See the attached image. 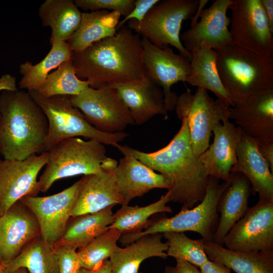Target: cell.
Instances as JSON below:
<instances>
[{
    "instance_id": "4fadbf2b",
    "label": "cell",
    "mask_w": 273,
    "mask_h": 273,
    "mask_svg": "<svg viewBox=\"0 0 273 273\" xmlns=\"http://www.w3.org/2000/svg\"><path fill=\"white\" fill-rule=\"evenodd\" d=\"M143 61L146 76L162 89L167 111L174 110L177 95L173 84L186 82L191 73L190 61L175 53L170 46L157 47L142 37Z\"/></svg>"
},
{
    "instance_id": "e0dca14e",
    "label": "cell",
    "mask_w": 273,
    "mask_h": 273,
    "mask_svg": "<svg viewBox=\"0 0 273 273\" xmlns=\"http://www.w3.org/2000/svg\"><path fill=\"white\" fill-rule=\"evenodd\" d=\"M40 236L38 220L20 200L0 216V262L5 266Z\"/></svg>"
},
{
    "instance_id": "ac0fdd59",
    "label": "cell",
    "mask_w": 273,
    "mask_h": 273,
    "mask_svg": "<svg viewBox=\"0 0 273 273\" xmlns=\"http://www.w3.org/2000/svg\"><path fill=\"white\" fill-rule=\"evenodd\" d=\"M259 145L273 142V87L229 108V119Z\"/></svg>"
},
{
    "instance_id": "9a60e30c",
    "label": "cell",
    "mask_w": 273,
    "mask_h": 273,
    "mask_svg": "<svg viewBox=\"0 0 273 273\" xmlns=\"http://www.w3.org/2000/svg\"><path fill=\"white\" fill-rule=\"evenodd\" d=\"M48 158L46 151L22 160H0V216L23 197L37 196V175Z\"/></svg>"
},
{
    "instance_id": "8992f818",
    "label": "cell",
    "mask_w": 273,
    "mask_h": 273,
    "mask_svg": "<svg viewBox=\"0 0 273 273\" xmlns=\"http://www.w3.org/2000/svg\"><path fill=\"white\" fill-rule=\"evenodd\" d=\"M230 183H220L219 179L209 176L205 196L196 206L191 209H181L171 217L160 215L151 218L145 230L137 234L121 235L119 241L125 246L145 235L188 231L199 234L205 240L213 241L219 223L217 203Z\"/></svg>"
},
{
    "instance_id": "83f0119b",
    "label": "cell",
    "mask_w": 273,
    "mask_h": 273,
    "mask_svg": "<svg viewBox=\"0 0 273 273\" xmlns=\"http://www.w3.org/2000/svg\"><path fill=\"white\" fill-rule=\"evenodd\" d=\"M121 16L118 12L106 10L82 13L78 29L66 41L72 52H81L94 43L114 35Z\"/></svg>"
},
{
    "instance_id": "ffe728a7",
    "label": "cell",
    "mask_w": 273,
    "mask_h": 273,
    "mask_svg": "<svg viewBox=\"0 0 273 273\" xmlns=\"http://www.w3.org/2000/svg\"><path fill=\"white\" fill-rule=\"evenodd\" d=\"M119 204V192L115 170L84 175L71 211V217L97 212Z\"/></svg>"
},
{
    "instance_id": "f6af8a7d",
    "label": "cell",
    "mask_w": 273,
    "mask_h": 273,
    "mask_svg": "<svg viewBox=\"0 0 273 273\" xmlns=\"http://www.w3.org/2000/svg\"><path fill=\"white\" fill-rule=\"evenodd\" d=\"M13 273H29V272L26 268L24 267H21V268H18Z\"/></svg>"
},
{
    "instance_id": "30bf717a",
    "label": "cell",
    "mask_w": 273,
    "mask_h": 273,
    "mask_svg": "<svg viewBox=\"0 0 273 273\" xmlns=\"http://www.w3.org/2000/svg\"><path fill=\"white\" fill-rule=\"evenodd\" d=\"M71 104L97 130L105 133L124 131L134 124L131 114L117 90L111 86H88L77 96H70Z\"/></svg>"
},
{
    "instance_id": "60d3db41",
    "label": "cell",
    "mask_w": 273,
    "mask_h": 273,
    "mask_svg": "<svg viewBox=\"0 0 273 273\" xmlns=\"http://www.w3.org/2000/svg\"><path fill=\"white\" fill-rule=\"evenodd\" d=\"M202 273H231V269L218 262L208 260L199 267Z\"/></svg>"
},
{
    "instance_id": "d590c367",
    "label": "cell",
    "mask_w": 273,
    "mask_h": 273,
    "mask_svg": "<svg viewBox=\"0 0 273 273\" xmlns=\"http://www.w3.org/2000/svg\"><path fill=\"white\" fill-rule=\"evenodd\" d=\"M162 234L168 243V256L185 260L199 268L209 260L205 251V239H192L183 232H165Z\"/></svg>"
},
{
    "instance_id": "ab89813d",
    "label": "cell",
    "mask_w": 273,
    "mask_h": 273,
    "mask_svg": "<svg viewBox=\"0 0 273 273\" xmlns=\"http://www.w3.org/2000/svg\"><path fill=\"white\" fill-rule=\"evenodd\" d=\"M164 273H202L198 267L183 260L176 259L174 266H167Z\"/></svg>"
},
{
    "instance_id": "bcb514c9",
    "label": "cell",
    "mask_w": 273,
    "mask_h": 273,
    "mask_svg": "<svg viewBox=\"0 0 273 273\" xmlns=\"http://www.w3.org/2000/svg\"><path fill=\"white\" fill-rule=\"evenodd\" d=\"M0 273H8L6 271L5 266L3 265H0Z\"/></svg>"
},
{
    "instance_id": "2e32d148",
    "label": "cell",
    "mask_w": 273,
    "mask_h": 273,
    "mask_svg": "<svg viewBox=\"0 0 273 273\" xmlns=\"http://www.w3.org/2000/svg\"><path fill=\"white\" fill-rule=\"evenodd\" d=\"M81 184V179L57 194L46 197L25 196L20 200L34 214L39 224L40 238L54 247L63 237Z\"/></svg>"
},
{
    "instance_id": "836d02e7",
    "label": "cell",
    "mask_w": 273,
    "mask_h": 273,
    "mask_svg": "<svg viewBox=\"0 0 273 273\" xmlns=\"http://www.w3.org/2000/svg\"><path fill=\"white\" fill-rule=\"evenodd\" d=\"M88 86L89 85L87 81L81 80L77 76L71 58L50 73L37 92L45 97L58 95L73 96L78 95Z\"/></svg>"
},
{
    "instance_id": "f35d334b",
    "label": "cell",
    "mask_w": 273,
    "mask_h": 273,
    "mask_svg": "<svg viewBox=\"0 0 273 273\" xmlns=\"http://www.w3.org/2000/svg\"><path fill=\"white\" fill-rule=\"evenodd\" d=\"M159 0H134V7L131 12L120 20L116 27L118 29L130 20L141 22L149 11Z\"/></svg>"
},
{
    "instance_id": "f907efd6",
    "label": "cell",
    "mask_w": 273,
    "mask_h": 273,
    "mask_svg": "<svg viewBox=\"0 0 273 273\" xmlns=\"http://www.w3.org/2000/svg\"><path fill=\"white\" fill-rule=\"evenodd\" d=\"M138 273H143V272H138Z\"/></svg>"
},
{
    "instance_id": "7dc6e473",
    "label": "cell",
    "mask_w": 273,
    "mask_h": 273,
    "mask_svg": "<svg viewBox=\"0 0 273 273\" xmlns=\"http://www.w3.org/2000/svg\"><path fill=\"white\" fill-rule=\"evenodd\" d=\"M1 123H2V115H1V111H0V127H1Z\"/></svg>"
},
{
    "instance_id": "7a4b0ae2",
    "label": "cell",
    "mask_w": 273,
    "mask_h": 273,
    "mask_svg": "<svg viewBox=\"0 0 273 273\" xmlns=\"http://www.w3.org/2000/svg\"><path fill=\"white\" fill-rule=\"evenodd\" d=\"M180 120L177 133L167 146L157 151L146 153L119 144L116 148L163 175L170 184L168 190L170 201L180 204L181 209H187L204 197L209 176L193 150L187 119Z\"/></svg>"
},
{
    "instance_id": "7402d4cb",
    "label": "cell",
    "mask_w": 273,
    "mask_h": 273,
    "mask_svg": "<svg viewBox=\"0 0 273 273\" xmlns=\"http://www.w3.org/2000/svg\"><path fill=\"white\" fill-rule=\"evenodd\" d=\"M237 162L231 172H240L249 180L259 200L273 202V173L260 154L258 144L243 131L237 147Z\"/></svg>"
},
{
    "instance_id": "6da1fadb",
    "label": "cell",
    "mask_w": 273,
    "mask_h": 273,
    "mask_svg": "<svg viewBox=\"0 0 273 273\" xmlns=\"http://www.w3.org/2000/svg\"><path fill=\"white\" fill-rule=\"evenodd\" d=\"M71 60L77 76L94 88L147 77L142 37L126 25L114 35L73 53Z\"/></svg>"
},
{
    "instance_id": "cb8c5ba5",
    "label": "cell",
    "mask_w": 273,
    "mask_h": 273,
    "mask_svg": "<svg viewBox=\"0 0 273 273\" xmlns=\"http://www.w3.org/2000/svg\"><path fill=\"white\" fill-rule=\"evenodd\" d=\"M229 186L221 194L217 205L219 223L213 241L223 246V240L232 226L247 211L252 192L247 177L240 172H231Z\"/></svg>"
},
{
    "instance_id": "b9f144b4",
    "label": "cell",
    "mask_w": 273,
    "mask_h": 273,
    "mask_svg": "<svg viewBox=\"0 0 273 273\" xmlns=\"http://www.w3.org/2000/svg\"><path fill=\"white\" fill-rule=\"evenodd\" d=\"M260 154L267 162L273 173V142L258 145Z\"/></svg>"
},
{
    "instance_id": "4dcf8cb0",
    "label": "cell",
    "mask_w": 273,
    "mask_h": 273,
    "mask_svg": "<svg viewBox=\"0 0 273 273\" xmlns=\"http://www.w3.org/2000/svg\"><path fill=\"white\" fill-rule=\"evenodd\" d=\"M73 52L67 42L52 44L47 56L39 63L33 65L30 62L22 63L19 67L22 75L19 88L27 91H38L44 84L50 72L61 64L71 59Z\"/></svg>"
},
{
    "instance_id": "d4e9b609",
    "label": "cell",
    "mask_w": 273,
    "mask_h": 273,
    "mask_svg": "<svg viewBox=\"0 0 273 273\" xmlns=\"http://www.w3.org/2000/svg\"><path fill=\"white\" fill-rule=\"evenodd\" d=\"M204 248L209 260L222 264L236 273H273V250L234 251L212 240H205Z\"/></svg>"
},
{
    "instance_id": "d6a6232c",
    "label": "cell",
    "mask_w": 273,
    "mask_h": 273,
    "mask_svg": "<svg viewBox=\"0 0 273 273\" xmlns=\"http://www.w3.org/2000/svg\"><path fill=\"white\" fill-rule=\"evenodd\" d=\"M4 266L8 273H13L21 267L26 268L29 273H59L54 249L46 244L40 236L31 241Z\"/></svg>"
},
{
    "instance_id": "f1b7e54d",
    "label": "cell",
    "mask_w": 273,
    "mask_h": 273,
    "mask_svg": "<svg viewBox=\"0 0 273 273\" xmlns=\"http://www.w3.org/2000/svg\"><path fill=\"white\" fill-rule=\"evenodd\" d=\"M114 206L95 213L70 217L63 237L56 244L65 245L75 250L83 247L108 230L114 220Z\"/></svg>"
},
{
    "instance_id": "44dd1931",
    "label": "cell",
    "mask_w": 273,
    "mask_h": 273,
    "mask_svg": "<svg viewBox=\"0 0 273 273\" xmlns=\"http://www.w3.org/2000/svg\"><path fill=\"white\" fill-rule=\"evenodd\" d=\"M111 87L117 90L134 124H143L157 115L164 116L166 119L168 118L163 91L148 77Z\"/></svg>"
},
{
    "instance_id": "277c9868",
    "label": "cell",
    "mask_w": 273,
    "mask_h": 273,
    "mask_svg": "<svg viewBox=\"0 0 273 273\" xmlns=\"http://www.w3.org/2000/svg\"><path fill=\"white\" fill-rule=\"evenodd\" d=\"M214 51L231 107L240 106L257 93L273 87V56H261L235 44Z\"/></svg>"
},
{
    "instance_id": "4316f807",
    "label": "cell",
    "mask_w": 273,
    "mask_h": 273,
    "mask_svg": "<svg viewBox=\"0 0 273 273\" xmlns=\"http://www.w3.org/2000/svg\"><path fill=\"white\" fill-rule=\"evenodd\" d=\"M38 15L43 26L52 29L50 44L66 42L78 29L82 12L72 0H46Z\"/></svg>"
},
{
    "instance_id": "1f68e13d",
    "label": "cell",
    "mask_w": 273,
    "mask_h": 273,
    "mask_svg": "<svg viewBox=\"0 0 273 273\" xmlns=\"http://www.w3.org/2000/svg\"><path fill=\"white\" fill-rule=\"evenodd\" d=\"M170 201V192L168 190L159 200L147 206H122L114 214V220L108 229H115L121 235L140 233L148 227L151 216L159 213L172 212L171 208L166 205Z\"/></svg>"
},
{
    "instance_id": "5bb4252c",
    "label": "cell",
    "mask_w": 273,
    "mask_h": 273,
    "mask_svg": "<svg viewBox=\"0 0 273 273\" xmlns=\"http://www.w3.org/2000/svg\"><path fill=\"white\" fill-rule=\"evenodd\" d=\"M237 251L273 250V202L259 200L231 229L223 246Z\"/></svg>"
},
{
    "instance_id": "603a6c76",
    "label": "cell",
    "mask_w": 273,
    "mask_h": 273,
    "mask_svg": "<svg viewBox=\"0 0 273 273\" xmlns=\"http://www.w3.org/2000/svg\"><path fill=\"white\" fill-rule=\"evenodd\" d=\"M115 174L123 205H127L133 199L142 197L150 190L170 188L169 181L162 174L135 158L124 155L119 160Z\"/></svg>"
},
{
    "instance_id": "e575fe53",
    "label": "cell",
    "mask_w": 273,
    "mask_h": 273,
    "mask_svg": "<svg viewBox=\"0 0 273 273\" xmlns=\"http://www.w3.org/2000/svg\"><path fill=\"white\" fill-rule=\"evenodd\" d=\"M121 233L109 229L77 252L81 267L93 270L121 248L117 245Z\"/></svg>"
},
{
    "instance_id": "8fae6325",
    "label": "cell",
    "mask_w": 273,
    "mask_h": 273,
    "mask_svg": "<svg viewBox=\"0 0 273 273\" xmlns=\"http://www.w3.org/2000/svg\"><path fill=\"white\" fill-rule=\"evenodd\" d=\"M229 9L234 43L261 56H273V31L260 0H232Z\"/></svg>"
},
{
    "instance_id": "ba28073f",
    "label": "cell",
    "mask_w": 273,
    "mask_h": 273,
    "mask_svg": "<svg viewBox=\"0 0 273 273\" xmlns=\"http://www.w3.org/2000/svg\"><path fill=\"white\" fill-rule=\"evenodd\" d=\"M200 3V0L159 1L141 22L130 20L126 26L157 47H174L190 61L192 53L180 40V30L183 22L196 14Z\"/></svg>"
},
{
    "instance_id": "c3c4849f",
    "label": "cell",
    "mask_w": 273,
    "mask_h": 273,
    "mask_svg": "<svg viewBox=\"0 0 273 273\" xmlns=\"http://www.w3.org/2000/svg\"><path fill=\"white\" fill-rule=\"evenodd\" d=\"M0 155H1V148H0Z\"/></svg>"
},
{
    "instance_id": "7c38bea8",
    "label": "cell",
    "mask_w": 273,
    "mask_h": 273,
    "mask_svg": "<svg viewBox=\"0 0 273 273\" xmlns=\"http://www.w3.org/2000/svg\"><path fill=\"white\" fill-rule=\"evenodd\" d=\"M200 5L191 18V27L180 34V40L189 52L202 48L214 50L234 44L229 26L227 11L232 0H216L206 9L202 8L207 0H200Z\"/></svg>"
},
{
    "instance_id": "681fc988",
    "label": "cell",
    "mask_w": 273,
    "mask_h": 273,
    "mask_svg": "<svg viewBox=\"0 0 273 273\" xmlns=\"http://www.w3.org/2000/svg\"><path fill=\"white\" fill-rule=\"evenodd\" d=\"M0 265H2V264H1V262H0Z\"/></svg>"
},
{
    "instance_id": "9c48e42d",
    "label": "cell",
    "mask_w": 273,
    "mask_h": 273,
    "mask_svg": "<svg viewBox=\"0 0 273 273\" xmlns=\"http://www.w3.org/2000/svg\"><path fill=\"white\" fill-rule=\"evenodd\" d=\"M229 108L201 88L197 87L194 94L187 89L177 96L174 110L179 120L187 119L192 149L196 156L208 148L214 126L229 119Z\"/></svg>"
},
{
    "instance_id": "484cf974",
    "label": "cell",
    "mask_w": 273,
    "mask_h": 273,
    "mask_svg": "<svg viewBox=\"0 0 273 273\" xmlns=\"http://www.w3.org/2000/svg\"><path fill=\"white\" fill-rule=\"evenodd\" d=\"M163 234L157 233L141 237L110 258L112 273H138L140 266L146 259L158 257L166 259L165 252L168 243H163Z\"/></svg>"
},
{
    "instance_id": "52a82bcc",
    "label": "cell",
    "mask_w": 273,
    "mask_h": 273,
    "mask_svg": "<svg viewBox=\"0 0 273 273\" xmlns=\"http://www.w3.org/2000/svg\"><path fill=\"white\" fill-rule=\"evenodd\" d=\"M27 92L40 107L48 120L46 152L60 142L69 138L83 136L116 147L119 142L128 136L124 131L110 133L96 129L81 112L72 105L69 96L45 97L37 91Z\"/></svg>"
},
{
    "instance_id": "7bdbcfd3",
    "label": "cell",
    "mask_w": 273,
    "mask_h": 273,
    "mask_svg": "<svg viewBox=\"0 0 273 273\" xmlns=\"http://www.w3.org/2000/svg\"><path fill=\"white\" fill-rule=\"evenodd\" d=\"M271 30L273 31V1L260 0Z\"/></svg>"
},
{
    "instance_id": "3957f363",
    "label": "cell",
    "mask_w": 273,
    "mask_h": 273,
    "mask_svg": "<svg viewBox=\"0 0 273 273\" xmlns=\"http://www.w3.org/2000/svg\"><path fill=\"white\" fill-rule=\"evenodd\" d=\"M1 155L22 160L45 151L47 118L28 92L3 90L0 95Z\"/></svg>"
},
{
    "instance_id": "d6986e66",
    "label": "cell",
    "mask_w": 273,
    "mask_h": 273,
    "mask_svg": "<svg viewBox=\"0 0 273 273\" xmlns=\"http://www.w3.org/2000/svg\"><path fill=\"white\" fill-rule=\"evenodd\" d=\"M213 142L199 156L208 175L223 181H230L231 168L237 162V147L242 130L229 119L213 129Z\"/></svg>"
},
{
    "instance_id": "ee69618b",
    "label": "cell",
    "mask_w": 273,
    "mask_h": 273,
    "mask_svg": "<svg viewBox=\"0 0 273 273\" xmlns=\"http://www.w3.org/2000/svg\"><path fill=\"white\" fill-rule=\"evenodd\" d=\"M78 273H112L111 264L110 260L106 259L96 269L89 270L81 267Z\"/></svg>"
},
{
    "instance_id": "8d00e7d4",
    "label": "cell",
    "mask_w": 273,
    "mask_h": 273,
    "mask_svg": "<svg viewBox=\"0 0 273 273\" xmlns=\"http://www.w3.org/2000/svg\"><path fill=\"white\" fill-rule=\"evenodd\" d=\"M74 2L79 9L85 11H115L125 17L132 10L134 0H75Z\"/></svg>"
},
{
    "instance_id": "5b68a950",
    "label": "cell",
    "mask_w": 273,
    "mask_h": 273,
    "mask_svg": "<svg viewBox=\"0 0 273 273\" xmlns=\"http://www.w3.org/2000/svg\"><path fill=\"white\" fill-rule=\"evenodd\" d=\"M48 152V162L38 180L40 192L43 193L59 179L114 171L118 165L115 159L107 156L104 145L95 140L67 139Z\"/></svg>"
},
{
    "instance_id": "f546056e",
    "label": "cell",
    "mask_w": 273,
    "mask_h": 273,
    "mask_svg": "<svg viewBox=\"0 0 273 273\" xmlns=\"http://www.w3.org/2000/svg\"><path fill=\"white\" fill-rule=\"evenodd\" d=\"M191 53V71L186 82L192 86L211 91L217 99L231 107V102L217 68L215 51L211 49L202 48Z\"/></svg>"
},
{
    "instance_id": "74e56055",
    "label": "cell",
    "mask_w": 273,
    "mask_h": 273,
    "mask_svg": "<svg viewBox=\"0 0 273 273\" xmlns=\"http://www.w3.org/2000/svg\"><path fill=\"white\" fill-rule=\"evenodd\" d=\"M56 254L59 273H78L81 266L76 250L63 244L53 247Z\"/></svg>"
}]
</instances>
